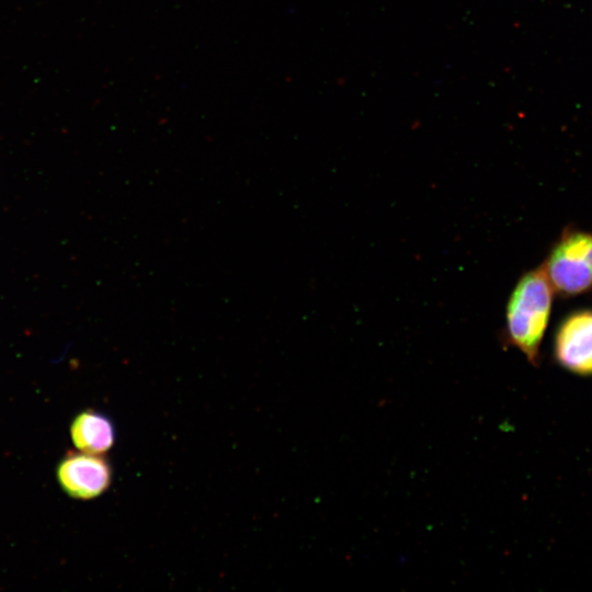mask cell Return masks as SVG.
Here are the masks:
<instances>
[{
	"mask_svg": "<svg viewBox=\"0 0 592 592\" xmlns=\"http://www.w3.org/2000/svg\"><path fill=\"white\" fill-rule=\"evenodd\" d=\"M556 361L578 375H592V310L569 315L559 326L554 344Z\"/></svg>",
	"mask_w": 592,
	"mask_h": 592,
	"instance_id": "obj_4",
	"label": "cell"
},
{
	"mask_svg": "<svg viewBox=\"0 0 592 592\" xmlns=\"http://www.w3.org/2000/svg\"><path fill=\"white\" fill-rule=\"evenodd\" d=\"M543 270L554 291L580 295L592 289V234L569 231L554 246Z\"/></svg>",
	"mask_w": 592,
	"mask_h": 592,
	"instance_id": "obj_2",
	"label": "cell"
},
{
	"mask_svg": "<svg viewBox=\"0 0 592 592\" xmlns=\"http://www.w3.org/2000/svg\"><path fill=\"white\" fill-rule=\"evenodd\" d=\"M112 467L104 455L84 452L67 453L56 468L61 490L77 500H91L103 494L112 483Z\"/></svg>",
	"mask_w": 592,
	"mask_h": 592,
	"instance_id": "obj_3",
	"label": "cell"
},
{
	"mask_svg": "<svg viewBox=\"0 0 592 592\" xmlns=\"http://www.w3.org/2000/svg\"><path fill=\"white\" fill-rule=\"evenodd\" d=\"M70 439L80 452L104 455L115 444V426L107 415L87 409L72 419Z\"/></svg>",
	"mask_w": 592,
	"mask_h": 592,
	"instance_id": "obj_5",
	"label": "cell"
},
{
	"mask_svg": "<svg viewBox=\"0 0 592 592\" xmlns=\"http://www.w3.org/2000/svg\"><path fill=\"white\" fill-rule=\"evenodd\" d=\"M553 297L554 288L539 267L521 276L506 304V341L533 365L539 362V348L549 322Z\"/></svg>",
	"mask_w": 592,
	"mask_h": 592,
	"instance_id": "obj_1",
	"label": "cell"
}]
</instances>
